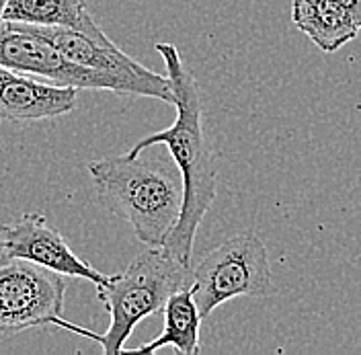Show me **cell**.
I'll return each instance as SVG.
<instances>
[{
	"label": "cell",
	"mask_w": 361,
	"mask_h": 355,
	"mask_svg": "<svg viewBox=\"0 0 361 355\" xmlns=\"http://www.w3.org/2000/svg\"><path fill=\"white\" fill-rule=\"evenodd\" d=\"M78 90L0 66V119L11 124H29L62 117L76 107Z\"/></svg>",
	"instance_id": "obj_9"
},
{
	"label": "cell",
	"mask_w": 361,
	"mask_h": 355,
	"mask_svg": "<svg viewBox=\"0 0 361 355\" xmlns=\"http://www.w3.org/2000/svg\"><path fill=\"white\" fill-rule=\"evenodd\" d=\"M191 291L203 318L228 300L269 296L273 273L261 236L240 232L214 246L195 267Z\"/></svg>",
	"instance_id": "obj_4"
},
{
	"label": "cell",
	"mask_w": 361,
	"mask_h": 355,
	"mask_svg": "<svg viewBox=\"0 0 361 355\" xmlns=\"http://www.w3.org/2000/svg\"><path fill=\"white\" fill-rule=\"evenodd\" d=\"M0 246L2 253L11 257H21L44 265L64 277H82L89 279L94 286L107 282L109 275L97 271L94 267L76 257L70 248L66 239L47 224L42 212H25L19 220L13 224H4L0 228Z\"/></svg>",
	"instance_id": "obj_8"
},
{
	"label": "cell",
	"mask_w": 361,
	"mask_h": 355,
	"mask_svg": "<svg viewBox=\"0 0 361 355\" xmlns=\"http://www.w3.org/2000/svg\"><path fill=\"white\" fill-rule=\"evenodd\" d=\"M4 23L64 27L101 42L109 40L90 17L87 0H8Z\"/></svg>",
	"instance_id": "obj_11"
},
{
	"label": "cell",
	"mask_w": 361,
	"mask_h": 355,
	"mask_svg": "<svg viewBox=\"0 0 361 355\" xmlns=\"http://www.w3.org/2000/svg\"><path fill=\"white\" fill-rule=\"evenodd\" d=\"M292 23L326 54L337 52L361 33L353 15L333 0H292Z\"/></svg>",
	"instance_id": "obj_10"
},
{
	"label": "cell",
	"mask_w": 361,
	"mask_h": 355,
	"mask_svg": "<svg viewBox=\"0 0 361 355\" xmlns=\"http://www.w3.org/2000/svg\"><path fill=\"white\" fill-rule=\"evenodd\" d=\"M193 271L180 263L164 246H148L121 273L109 275L97 286L99 300L109 312V327L103 335L92 333L68 323L64 331L87 337L99 343L105 355L126 354V341L132 337L137 323L164 311L166 300L177 289L191 286Z\"/></svg>",
	"instance_id": "obj_3"
},
{
	"label": "cell",
	"mask_w": 361,
	"mask_h": 355,
	"mask_svg": "<svg viewBox=\"0 0 361 355\" xmlns=\"http://www.w3.org/2000/svg\"><path fill=\"white\" fill-rule=\"evenodd\" d=\"M333 2H337L338 6H343L345 11H349L353 15V19L361 27V0H333Z\"/></svg>",
	"instance_id": "obj_13"
},
{
	"label": "cell",
	"mask_w": 361,
	"mask_h": 355,
	"mask_svg": "<svg viewBox=\"0 0 361 355\" xmlns=\"http://www.w3.org/2000/svg\"><path fill=\"white\" fill-rule=\"evenodd\" d=\"M157 52L164 60L166 76L173 85L177 119L171 128L142 138L130 150V155H137L158 144L169 148L183 181V205L179 222L162 246L180 263L191 265L195 234L216 200L218 171L203 130V107L197 78L183 62L179 49L173 44H157Z\"/></svg>",
	"instance_id": "obj_1"
},
{
	"label": "cell",
	"mask_w": 361,
	"mask_h": 355,
	"mask_svg": "<svg viewBox=\"0 0 361 355\" xmlns=\"http://www.w3.org/2000/svg\"><path fill=\"white\" fill-rule=\"evenodd\" d=\"M64 275L21 257L0 255V335L54 325L66 329Z\"/></svg>",
	"instance_id": "obj_5"
},
{
	"label": "cell",
	"mask_w": 361,
	"mask_h": 355,
	"mask_svg": "<svg viewBox=\"0 0 361 355\" xmlns=\"http://www.w3.org/2000/svg\"><path fill=\"white\" fill-rule=\"evenodd\" d=\"M164 329L146 345L130 349V354H157L162 347H173L179 355H197L202 351L200 329L203 316L193 298L191 286L177 289L164 304Z\"/></svg>",
	"instance_id": "obj_12"
},
{
	"label": "cell",
	"mask_w": 361,
	"mask_h": 355,
	"mask_svg": "<svg viewBox=\"0 0 361 355\" xmlns=\"http://www.w3.org/2000/svg\"><path fill=\"white\" fill-rule=\"evenodd\" d=\"M99 198L132 226L146 246H162L177 226L183 205L180 175L160 156H111L87 162Z\"/></svg>",
	"instance_id": "obj_2"
},
{
	"label": "cell",
	"mask_w": 361,
	"mask_h": 355,
	"mask_svg": "<svg viewBox=\"0 0 361 355\" xmlns=\"http://www.w3.org/2000/svg\"><path fill=\"white\" fill-rule=\"evenodd\" d=\"M6 4H8V0H0V25L4 23V11H6Z\"/></svg>",
	"instance_id": "obj_14"
},
{
	"label": "cell",
	"mask_w": 361,
	"mask_h": 355,
	"mask_svg": "<svg viewBox=\"0 0 361 355\" xmlns=\"http://www.w3.org/2000/svg\"><path fill=\"white\" fill-rule=\"evenodd\" d=\"M25 27H29L31 31L51 42L72 62L119 78L126 85L128 95L150 97L175 105V92L169 76H162L150 68L142 66L126 52H121L111 40L101 42L80 31L64 29V27H39V25H25Z\"/></svg>",
	"instance_id": "obj_7"
},
{
	"label": "cell",
	"mask_w": 361,
	"mask_h": 355,
	"mask_svg": "<svg viewBox=\"0 0 361 355\" xmlns=\"http://www.w3.org/2000/svg\"><path fill=\"white\" fill-rule=\"evenodd\" d=\"M0 66L37 76L58 87L111 90L117 95H128L126 85L119 78L72 62L51 42L21 23L0 25Z\"/></svg>",
	"instance_id": "obj_6"
}]
</instances>
